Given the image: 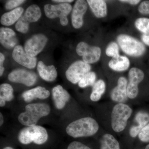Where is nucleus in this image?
<instances>
[{
	"label": "nucleus",
	"mask_w": 149,
	"mask_h": 149,
	"mask_svg": "<svg viewBox=\"0 0 149 149\" xmlns=\"http://www.w3.org/2000/svg\"><path fill=\"white\" fill-rule=\"evenodd\" d=\"M25 111L18 116L19 122L26 126H34L42 118L47 116L51 112V108L45 103L29 104L25 106Z\"/></svg>",
	"instance_id": "f257e3e1"
},
{
	"label": "nucleus",
	"mask_w": 149,
	"mask_h": 149,
	"mask_svg": "<svg viewBox=\"0 0 149 149\" xmlns=\"http://www.w3.org/2000/svg\"><path fill=\"white\" fill-rule=\"evenodd\" d=\"M98 123L94 118L85 117L70 123L67 125L66 132L74 138L89 137L95 135L99 130Z\"/></svg>",
	"instance_id": "f03ea898"
},
{
	"label": "nucleus",
	"mask_w": 149,
	"mask_h": 149,
	"mask_svg": "<svg viewBox=\"0 0 149 149\" xmlns=\"http://www.w3.org/2000/svg\"><path fill=\"white\" fill-rule=\"evenodd\" d=\"M48 139L47 131L46 128L40 125L26 126L18 133V140L23 145L32 143L37 145L45 143Z\"/></svg>",
	"instance_id": "7ed1b4c3"
},
{
	"label": "nucleus",
	"mask_w": 149,
	"mask_h": 149,
	"mask_svg": "<svg viewBox=\"0 0 149 149\" xmlns=\"http://www.w3.org/2000/svg\"><path fill=\"white\" fill-rule=\"evenodd\" d=\"M132 113V109L127 105L123 103L116 105L113 109L111 115L113 130L116 132H121L124 130Z\"/></svg>",
	"instance_id": "20e7f679"
},
{
	"label": "nucleus",
	"mask_w": 149,
	"mask_h": 149,
	"mask_svg": "<svg viewBox=\"0 0 149 149\" xmlns=\"http://www.w3.org/2000/svg\"><path fill=\"white\" fill-rule=\"evenodd\" d=\"M117 41L122 50L128 55L139 57L146 52V47L143 44L129 35L124 34L118 35Z\"/></svg>",
	"instance_id": "39448f33"
},
{
	"label": "nucleus",
	"mask_w": 149,
	"mask_h": 149,
	"mask_svg": "<svg viewBox=\"0 0 149 149\" xmlns=\"http://www.w3.org/2000/svg\"><path fill=\"white\" fill-rule=\"evenodd\" d=\"M42 15L40 8L37 5L29 6L15 24V29L19 32L25 33L29 30V24L38 21Z\"/></svg>",
	"instance_id": "423d86ee"
},
{
	"label": "nucleus",
	"mask_w": 149,
	"mask_h": 149,
	"mask_svg": "<svg viewBox=\"0 0 149 149\" xmlns=\"http://www.w3.org/2000/svg\"><path fill=\"white\" fill-rule=\"evenodd\" d=\"M72 9V6L68 3L58 5L46 4L44 6L46 16L50 19L59 17L61 24L63 26L68 24L67 16Z\"/></svg>",
	"instance_id": "0eeeda50"
},
{
	"label": "nucleus",
	"mask_w": 149,
	"mask_h": 149,
	"mask_svg": "<svg viewBox=\"0 0 149 149\" xmlns=\"http://www.w3.org/2000/svg\"><path fill=\"white\" fill-rule=\"evenodd\" d=\"M77 55L83 57V61L92 64L98 61L101 55V50L99 47L90 46L85 42H80L76 47Z\"/></svg>",
	"instance_id": "6e6552de"
},
{
	"label": "nucleus",
	"mask_w": 149,
	"mask_h": 149,
	"mask_svg": "<svg viewBox=\"0 0 149 149\" xmlns=\"http://www.w3.org/2000/svg\"><path fill=\"white\" fill-rule=\"evenodd\" d=\"M91 67L90 64L82 61L74 62L67 70L65 76L70 82L73 84L79 83L83 76L90 72Z\"/></svg>",
	"instance_id": "1a4fd4ad"
},
{
	"label": "nucleus",
	"mask_w": 149,
	"mask_h": 149,
	"mask_svg": "<svg viewBox=\"0 0 149 149\" xmlns=\"http://www.w3.org/2000/svg\"><path fill=\"white\" fill-rule=\"evenodd\" d=\"M145 74L141 70L132 68L128 73L129 82L127 85V96L129 98L133 99L139 94V84L143 80Z\"/></svg>",
	"instance_id": "9d476101"
},
{
	"label": "nucleus",
	"mask_w": 149,
	"mask_h": 149,
	"mask_svg": "<svg viewBox=\"0 0 149 149\" xmlns=\"http://www.w3.org/2000/svg\"><path fill=\"white\" fill-rule=\"evenodd\" d=\"M47 42L45 35L41 34L33 35L24 44V50L28 55L34 57L43 50Z\"/></svg>",
	"instance_id": "9b49d317"
},
{
	"label": "nucleus",
	"mask_w": 149,
	"mask_h": 149,
	"mask_svg": "<svg viewBox=\"0 0 149 149\" xmlns=\"http://www.w3.org/2000/svg\"><path fill=\"white\" fill-rule=\"evenodd\" d=\"M8 79L13 83H21L30 87L37 80V76L34 72L24 69H17L8 74Z\"/></svg>",
	"instance_id": "f8f14e48"
},
{
	"label": "nucleus",
	"mask_w": 149,
	"mask_h": 149,
	"mask_svg": "<svg viewBox=\"0 0 149 149\" xmlns=\"http://www.w3.org/2000/svg\"><path fill=\"white\" fill-rule=\"evenodd\" d=\"M12 56L16 62L27 68L32 69L36 67L37 61L36 58L28 55L21 46L17 45L14 48Z\"/></svg>",
	"instance_id": "ddd939ff"
},
{
	"label": "nucleus",
	"mask_w": 149,
	"mask_h": 149,
	"mask_svg": "<svg viewBox=\"0 0 149 149\" xmlns=\"http://www.w3.org/2000/svg\"><path fill=\"white\" fill-rule=\"evenodd\" d=\"M88 8L86 1L78 0L75 2L71 15L72 25L75 29H79L83 26V16L87 12Z\"/></svg>",
	"instance_id": "4468645a"
},
{
	"label": "nucleus",
	"mask_w": 149,
	"mask_h": 149,
	"mask_svg": "<svg viewBox=\"0 0 149 149\" xmlns=\"http://www.w3.org/2000/svg\"><path fill=\"white\" fill-rule=\"evenodd\" d=\"M128 81L125 77H121L118 80L117 85L112 91L111 98L113 101L123 103L126 101Z\"/></svg>",
	"instance_id": "2eb2a0df"
},
{
	"label": "nucleus",
	"mask_w": 149,
	"mask_h": 149,
	"mask_svg": "<svg viewBox=\"0 0 149 149\" xmlns=\"http://www.w3.org/2000/svg\"><path fill=\"white\" fill-rule=\"evenodd\" d=\"M52 94L55 106L58 109H63L70 99L69 93L60 85L53 88Z\"/></svg>",
	"instance_id": "dca6fc26"
},
{
	"label": "nucleus",
	"mask_w": 149,
	"mask_h": 149,
	"mask_svg": "<svg viewBox=\"0 0 149 149\" xmlns=\"http://www.w3.org/2000/svg\"><path fill=\"white\" fill-rule=\"evenodd\" d=\"M0 42L5 48L11 49L16 47L18 40L13 30L8 28L1 27L0 29Z\"/></svg>",
	"instance_id": "f3484780"
},
{
	"label": "nucleus",
	"mask_w": 149,
	"mask_h": 149,
	"mask_svg": "<svg viewBox=\"0 0 149 149\" xmlns=\"http://www.w3.org/2000/svg\"><path fill=\"white\" fill-rule=\"evenodd\" d=\"M50 95L49 91L45 88L41 86L25 91L22 95L24 101L29 102L36 99L44 100L49 97Z\"/></svg>",
	"instance_id": "a211bd4d"
},
{
	"label": "nucleus",
	"mask_w": 149,
	"mask_h": 149,
	"mask_svg": "<svg viewBox=\"0 0 149 149\" xmlns=\"http://www.w3.org/2000/svg\"><path fill=\"white\" fill-rule=\"evenodd\" d=\"M37 69L40 77L48 82H52L57 77V72L53 65L47 66L42 61H40L37 64Z\"/></svg>",
	"instance_id": "6ab92c4d"
},
{
	"label": "nucleus",
	"mask_w": 149,
	"mask_h": 149,
	"mask_svg": "<svg viewBox=\"0 0 149 149\" xmlns=\"http://www.w3.org/2000/svg\"><path fill=\"white\" fill-rule=\"evenodd\" d=\"M135 119L139 125H133L130 128V136L133 138H135L149 122V114L146 112L140 111L136 114Z\"/></svg>",
	"instance_id": "aec40b11"
},
{
	"label": "nucleus",
	"mask_w": 149,
	"mask_h": 149,
	"mask_svg": "<svg viewBox=\"0 0 149 149\" xmlns=\"http://www.w3.org/2000/svg\"><path fill=\"white\" fill-rule=\"evenodd\" d=\"M24 11L22 7L17 8L13 10L4 14L1 18V23L5 26H10L18 21Z\"/></svg>",
	"instance_id": "412c9836"
},
{
	"label": "nucleus",
	"mask_w": 149,
	"mask_h": 149,
	"mask_svg": "<svg viewBox=\"0 0 149 149\" xmlns=\"http://www.w3.org/2000/svg\"><path fill=\"white\" fill-rule=\"evenodd\" d=\"M94 15L97 18H103L107 15L106 3L103 0H88L87 1Z\"/></svg>",
	"instance_id": "4be33fe9"
},
{
	"label": "nucleus",
	"mask_w": 149,
	"mask_h": 149,
	"mask_svg": "<svg viewBox=\"0 0 149 149\" xmlns=\"http://www.w3.org/2000/svg\"><path fill=\"white\" fill-rule=\"evenodd\" d=\"M129 59L125 56L119 55L116 58H112L109 63V66L114 71L122 72L127 70L130 66Z\"/></svg>",
	"instance_id": "5701e85b"
},
{
	"label": "nucleus",
	"mask_w": 149,
	"mask_h": 149,
	"mask_svg": "<svg viewBox=\"0 0 149 149\" xmlns=\"http://www.w3.org/2000/svg\"><path fill=\"white\" fill-rule=\"evenodd\" d=\"M13 89L8 83H3L0 86V107H3L6 102H10L13 99Z\"/></svg>",
	"instance_id": "b1692460"
},
{
	"label": "nucleus",
	"mask_w": 149,
	"mask_h": 149,
	"mask_svg": "<svg viewBox=\"0 0 149 149\" xmlns=\"http://www.w3.org/2000/svg\"><path fill=\"white\" fill-rule=\"evenodd\" d=\"M101 149H120L118 141L112 135L105 134L100 140Z\"/></svg>",
	"instance_id": "393cba45"
},
{
	"label": "nucleus",
	"mask_w": 149,
	"mask_h": 149,
	"mask_svg": "<svg viewBox=\"0 0 149 149\" xmlns=\"http://www.w3.org/2000/svg\"><path fill=\"white\" fill-rule=\"evenodd\" d=\"M106 90L105 83L103 80H99L93 85L90 98L93 102H97L101 98Z\"/></svg>",
	"instance_id": "a878e982"
},
{
	"label": "nucleus",
	"mask_w": 149,
	"mask_h": 149,
	"mask_svg": "<svg viewBox=\"0 0 149 149\" xmlns=\"http://www.w3.org/2000/svg\"><path fill=\"white\" fill-rule=\"evenodd\" d=\"M96 74L94 72H89L85 74L78 83V86L81 88H85L92 86L95 83Z\"/></svg>",
	"instance_id": "bb28decb"
},
{
	"label": "nucleus",
	"mask_w": 149,
	"mask_h": 149,
	"mask_svg": "<svg viewBox=\"0 0 149 149\" xmlns=\"http://www.w3.org/2000/svg\"><path fill=\"white\" fill-rule=\"evenodd\" d=\"M135 26L137 29L144 35H149V19L141 17L136 19Z\"/></svg>",
	"instance_id": "cd10ccee"
},
{
	"label": "nucleus",
	"mask_w": 149,
	"mask_h": 149,
	"mask_svg": "<svg viewBox=\"0 0 149 149\" xmlns=\"http://www.w3.org/2000/svg\"><path fill=\"white\" fill-rule=\"evenodd\" d=\"M106 54L108 56L116 58L119 56V47L117 43L111 42L108 45L106 49Z\"/></svg>",
	"instance_id": "c85d7f7f"
},
{
	"label": "nucleus",
	"mask_w": 149,
	"mask_h": 149,
	"mask_svg": "<svg viewBox=\"0 0 149 149\" xmlns=\"http://www.w3.org/2000/svg\"><path fill=\"white\" fill-rule=\"evenodd\" d=\"M139 139L143 143L149 142V123L141 130L139 134Z\"/></svg>",
	"instance_id": "c756f323"
},
{
	"label": "nucleus",
	"mask_w": 149,
	"mask_h": 149,
	"mask_svg": "<svg viewBox=\"0 0 149 149\" xmlns=\"http://www.w3.org/2000/svg\"><path fill=\"white\" fill-rule=\"evenodd\" d=\"M24 0H11L9 1L5 5V8L7 10L12 9L17 7L24 2Z\"/></svg>",
	"instance_id": "7c9ffc66"
},
{
	"label": "nucleus",
	"mask_w": 149,
	"mask_h": 149,
	"mask_svg": "<svg viewBox=\"0 0 149 149\" xmlns=\"http://www.w3.org/2000/svg\"><path fill=\"white\" fill-rule=\"evenodd\" d=\"M139 12L142 14L149 15V1L141 2L138 8Z\"/></svg>",
	"instance_id": "2f4dec72"
},
{
	"label": "nucleus",
	"mask_w": 149,
	"mask_h": 149,
	"mask_svg": "<svg viewBox=\"0 0 149 149\" xmlns=\"http://www.w3.org/2000/svg\"><path fill=\"white\" fill-rule=\"evenodd\" d=\"M67 149H91L85 144L80 142L73 141L68 145Z\"/></svg>",
	"instance_id": "473e14b6"
},
{
	"label": "nucleus",
	"mask_w": 149,
	"mask_h": 149,
	"mask_svg": "<svg viewBox=\"0 0 149 149\" xmlns=\"http://www.w3.org/2000/svg\"><path fill=\"white\" fill-rule=\"evenodd\" d=\"M5 58L4 56L2 53H0V76H1L3 73L4 71L5 68L3 66L4 61Z\"/></svg>",
	"instance_id": "72a5a7b5"
},
{
	"label": "nucleus",
	"mask_w": 149,
	"mask_h": 149,
	"mask_svg": "<svg viewBox=\"0 0 149 149\" xmlns=\"http://www.w3.org/2000/svg\"><path fill=\"white\" fill-rule=\"evenodd\" d=\"M119 1L121 3H128L132 5H136L141 2L140 0H120Z\"/></svg>",
	"instance_id": "f704fd0d"
},
{
	"label": "nucleus",
	"mask_w": 149,
	"mask_h": 149,
	"mask_svg": "<svg viewBox=\"0 0 149 149\" xmlns=\"http://www.w3.org/2000/svg\"><path fill=\"white\" fill-rule=\"evenodd\" d=\"M142 41L147 45L149 46V35L143 34L142 36Z\"/></svg>",
	"instance_id": "c9c22d12"
},
{
	"label": "nucleus",
	"mask_w": 149,
	"mask_h": 149,
	"mask_svg": "<svg viewBox=\"0 0 149 149\" xmlns=\"http://www.w3.org/2000/svg\"><path fill=\"white\" fill-rule=\"evenodd\" d=\"M53 1L57 3H68L72 2L74 1H71V0H54Z\"/></svg>",
	"instance_id": "e433bc0d"
},
{
	"label": "nucleus",
	"mask_w": 149,
	"mask_h": 149,
	"mask_svg": "<svg viewBox=\"0 0 149 149\" xmlns=\"http://www.w3.org/2000/svg\"><path fill=\"white\" fill-rule=\"evenodd\" d=\"M4 123V118L1 113H0V126H1Z\"/></svg>",
	"instance_id": "4c0bfd02"
},
{
	"label": "nucleus",
	"mask_w": 149,
	"mask_h": 149,
	"mask_svg": "<svg viewBox=\"0 0 149 149\" xmlns=\"http://www.w3.org/2000/svg\"><path fill=\"white\" fill-rule=\"evenodd\" d=\"M3 149H14L13 148H12V147H5V148H4Z\"/></svg>",
	"instance_id": "58836bf2"
},
{
	"label": "nucleus",
	"mask_w": 149,
	"mask_h": 149,
	"mask_svg": "<svg viewBox=\"0 0 149 149\" xmlns=\"http://www.w3.org/2000/svg\"><path fill=\"white\" fill-rule=\"evenodd\" d=\"M145 149H149V145H147L146 146V147Z\"/></svg>",
	"instance_id": "ea45409f"
}]
</instances>
